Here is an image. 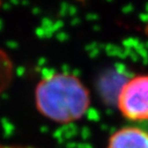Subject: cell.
Instances as JSON below:
<instances>
[{"label": "cell", "mask_w": 148, "mask_h": 148, "mask_svg": "<svg viewBox=\"0 0 148 148\" xmlns=\"http://www.w3.org/2000/svg\"><path fill=\"white\" fill-rule=\"evenodd\" d=\"M37 109L56 123H68L86 113L90 96L83 84L73 75L51 74L43 78L35 90Z\"/></svg>", "instance_id": "1"}, {"label": "cell", "mask_w": 148, "mask_h": 148, "mask_svg": "<svg viewBox=\"0 0 148 148\" xmlns=\"http://www.w3.org/2000/svg\"><path fill=\"white\" fill-rule=\"evenodd\" d=\"M118 108L131 120H148V74L130 79L118 95Z\"/></svg>", "instance_id": "2"}, {"label": "cell", "mask_w": 148, "mask_h": 148, "mask_svg": "<svg viewBox=\"0 0 148 148\" xmlns=\"http://www.w3.org/2000/svg\"><path fill=\"white\" fill-rule=\"evenodd\" d=\"M107 148H148V133L135 127H123L110 137Z\"/></svg>", "instance_id": "3"}, {"label": "cell", "mask_w": 148, "mask_h": 148, "mask_svg": "<svg viewBox=\"0 0 148 148\" xmlns=\"http://www.w3.org/2000/svg\"><path fill=\"white\" fill-rule=\"evenodd\" d=\"M0 148H25L21 146H12V145H5V144H0Z\"/></svg>", "instance_id": "4"}, {"label": "cell", "mask_w": 148, "mask_h": 148, "mask_svg": "<svg viewBox=\"0 0 148 148\" xmlns=\"http://www.w3.org/2000/svg\"><path fill=\"white\" fill-rule=\"evenodd\" d=\"M0 4H1V0H0Z\"/></svg>", "instance_id": "5"}]
</instances>
